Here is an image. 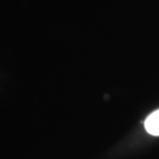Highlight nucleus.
Listing matches in <instances>:
<instances>
[{
	"instance_id": "1",
	"label": "nucleus",
	"mask_w": 159,
	"mask_h": 159,
	"mask_svg": "<svg viewBox=\"0 0 159 159\" xmlns=\"http://www.w3.org/2000/svg\"><path fill=\"white\" fill-rule=\"evenodd\" d=\"M145 129L150 134L159 136V110L154 111L145 120Z\"/></svg>"
}]
</instances>
